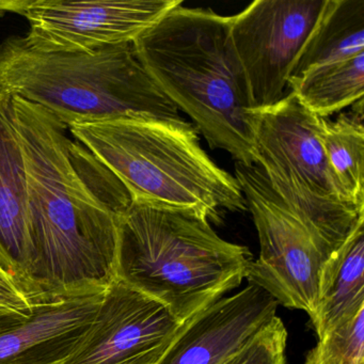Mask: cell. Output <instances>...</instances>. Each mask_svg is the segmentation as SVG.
Instances as JSON below:
<instances>
[{"mask_svg": "<svg viewBox=\"0 0 364 364\" xmlns=\"http://www.w3.org/2000/svg\"><path fill=\"white\" fill-rule=\"evenodd\" d=\"M14 103L26 161L31 297L108 289L117 280L119 223L131 195L54 117Z\"/></svg>", "mask_w": 364, "mask_h": 364, "instance_id": "cell-1", "label": "cell"}, {"mask_svg": "<svg viewBox=\"0 0 364 364\" xmlns=\"http://www.w3.org/2000/svg\"><path fill=\"white\" fill-rule=\"evenodd\" d=\"M230 22L231 16L181 4L133 44L149 75L193 121L208 146L251 166L253 106L230 39Z\"/></svg>", "mask_w": 364, "mask_h": 364, "instance_id": "cell-2", "label": "cell"}, {"mask_svg": "<svg viewBox=\"0 0 364 364\" xmlns=\"http://www.w3.org/2000/svg\"><path fill=\"white\" fill-rule=\"evenodd\" d=\"M251 259L204 215L132 201L119 223L117 280L161 302L180 323L236 289Z\"/></svg>", "mask_w": 364, "mask_h": 364, "instance_id": "cell-3", "label": "cell"}, {"mask_svg": "<svg viewBox=\"0 0 364 364\" xmlns=\"http://www.w3.org/2000/svg\"><path fill=\"white\" fill-rule=\"evenodd\" d=\"M0 90L38 106L68 129L121 118L184 120L133 43L61 52L14 36L0 44Z\"/></svg>", "mask_w": 364, "mask_h": 364, "instance_id": "cell-4", "label": "cell"}, {"mask_svg": "<svg viewBox=\"0 0 364 364\" xmlns=\"http://www.w3.org/2000/svg\"><path fill=\"white\" fill-rule=\"evenodd\" d=\"M68 129L120 180L133 201L193 210L215 221L225 210H247L235 176L206 154L188 121L121 118Z\"/></svg>", "mask_w": 364, "mask_h": 364, "instance_id": "cell-5", "label": "cell"}, {"mask_svg": "<svg viewBox=\"0 0 364 364\" xmlns=\"http://www.w3.org/2000/svg\"><path fill=\"white\" fill-rule=\"evenodd\" d=\"M255 165L287 208L332 252L361 223L364 205L345 197L321 144L323 119L306 109L291 91L269 107L250 110Z\"/></svg>", "mask_w": 364, "mask_h": 364, "instance_id": "cell-6", "label": "cell"}, {"mask_svg": "<svg viewBox=\"0 0 364 364\" xmlns=\"http://www.w3.org/2000/svg\"><path fill=\"white\" fill-rule=\"evenodd\" d=\"M235 178L259 236V255L249 264L247 280L311 318L321 267L333 252L287 208L257 165L235 163Z\"/></svg>", "mask_w": 364, "mask_h": 364, "instance_id": "cell-7", "label": "cell"}, {"mask_svg": "<svg viewBox=\"0 0 364 364\" xmlns=\"http://www.w3.org/2000/svg\"><path fill=\"white\" fill-rule=\"evenodd\" d=\"M181 0H0V16L28 22L26 39L37 48L95 52L133 43Z\"/></svg>", "mask_w": 364, "mask_h": 364, "instance_id": "cell-8", "label": "cell"}, {"mask_svg": "<svg viewBox=\"0 0 364 364\" xmlns=\"http://www.w3.org/2000/svg\"><path fill=\"white\" fill-rule=\"evenodd\" d=\"M326 0H257L231 16L230 39L253 109L289 92L287 78Z\"/></svg>", "mask_w": 364, "mask_h": 364, "instance_id": "cell-9", "label": "cell"}, {"mask_svg": "<svg viewBox=\"0 0 364 364\" xmlns=\"http://www.w3.org/2000/svg\"><path fill=\"white\" fill-rule=\"evenodd\" d=\"M183 325L161 302L116 280L63 364H157Z\"/></svg>", "mask_w": 364, "mask_h": 364, "instance_id": "cell-10", "label": "cell"}, {"mask_svg": "<svg viewBox=\"0 0 364 364\" xmlns=\"http://www.w3.org/2000/svg\"><path fill=\"white\" fill-rule=\"evenodd\" d=\"M278 302L249 283L186 321L157 364H223L277 316Z\"/></svg>", "mask_w": 364, "mask_h": 364, "instance_id": "cell-11", "label": "cell"}, {"mask_svg": "<svg viewBox=\"0 0 364 364\" xmlns=\"http://www.w3.org/2000/svg\"><path fill=\"white\" fill-rule=\"evenodd\" d=\"M107 289L33 302L31 314L0 326V364H63L80 346Z\"/></svg>", "mask_w": 364, "mask_h": 364, "instance_id": "cell-12", "label": "cell"}, {"mask_svg": "<svg viewBox=\"0 0 364 364\" xmlns=\"http://www.w3.org/2000/svg\"><path fill=\"white\" fill-rule=\"evenodd\" d=\"M0 248L31 297L27 171L14 97L0 90Z\"/></svg>", "mask_w": 364, "mask_h": 364, "instance_id": "cell-13", "label": "cell"}, {"mask_svg": "<svg viewBox=\"0 0 364 364\" xmlns=\"http://www.w3.org/2000/svg\"><path fill=\"white\" fill-rule=\"evenodd\" d=\"M364 308V223L321 267L316 308L311 323L321 338L349 315Z\"/></svg>", "mask_w": 364, "mask_h": 364, "instance_id": "cell-14", "label": "cell"}, {"mask_svg": "<svg viewBox=\"0 0 364 364\" xmlns=\"http://www.w3.org/2000/svg\"><path fill=\"white\" fill-rule=\"evenodd\" d=\"M361 53H364L363 0H326L291 65L287 87L312 70Z\"/></svg>", "mask_w": 364, "mask_h": 364, "instance_id": "cell-15", "label": "cell"}, {"mask_svg": "<svg viewBox=\"0 0 364 364\" xmlns=\"http://www.w3.org/2000/svg\"><path fill=\"white\" fill-rule=\"evenodd\" d=\"M289 90L321 118L342 112L363 100L364 53L312 70L289 82Z\"/></svg>", "mask_w": 364, "mask_h": 364, "instance_id": "cell-16", "label": "cell"}, {"mask_svg": "<svg viewBox=\"0 0 364 364\" xmlns=\"http://www.w3.org/2000/svg\"><path fill=\"white\" fill-rule=\"evenodd\" d=\"M321 138L328 165L345 197L364 205L363 103L334 121L323 119Z\"/></svg>", "mask_w": 364, "mask_h": 364, "instance_id": "cell-17", "label": "cell"}, {"mask_svg": "<svg viewBox=\"0 0 364 364\" xmlns=\"http://www.w3.org/2000/svg\"><path fill=\"white\" fill-rule=\"evenodd\" d=\"M304 364H364V308L319 338Z\"/></svg>", "mask_w": 364, "mask_h": 364, "instance_id": "cell-18", "label": "cell"}, {"mask_svg": "<svg viewBox=\"0 0 364 364\" xmlns=\"http://www.w3.org/2000/svg\"><path fill=\"white\" fill-rule=\"evenodd\" d=\"M287 330L277 315L244 348L223 364H287Z\"/></svg>", "mask_w": 364, "mask_h": 364, "instance_id": "cell-19", "label": "cell"}, {"mask_svg": "<svg viewBox=\"0 0 364 364\" xmlns=\"http://www.w3.org/2000/svg\"><path fill=\"white\" fill-rule=\"evenodd\" d=\"M0 301L23 311H31L33 306V300L24 287L3 270H0Z\"/></svg>", "mask_w": 364, "mask_h": 364, "instance_id": "cell-20", "label": "cell"}, {"mask_svg": "<svg viewBox=\"0 0 364 364\" xmlns=\"http://www.w3.org/2000/svg\"><path fill=\"white\" fill-rule=\"evenodd\" d=\"M31 310H18V309L14 308V306H9L5 302L0 301V326L7 325V323L24 318L27 315L31 314Z\"/></svg>", "mask_w": 364, "mask_h": 364, "instance_id": "cell-21", "label": "cell"}, {"mask_svg": "<svg viewBox=\"0 0 364 364\" xmlns=\"http://www.w3.org/2000/svg\"><path fill=\"white\" fill-rule=\"evenodd\" d=\"M0 270H3V272H7V274H11V276H14V278L16 279V277L14 276V268H12L11 263H10L9 259H7L5 253L1 250V248H0ZM16 280H18V279H16Z\"/></svg>", "mask_w": 364, "mask_h": 364, "instance_id": "cell-22", "label": "cell"}]
</instances>
